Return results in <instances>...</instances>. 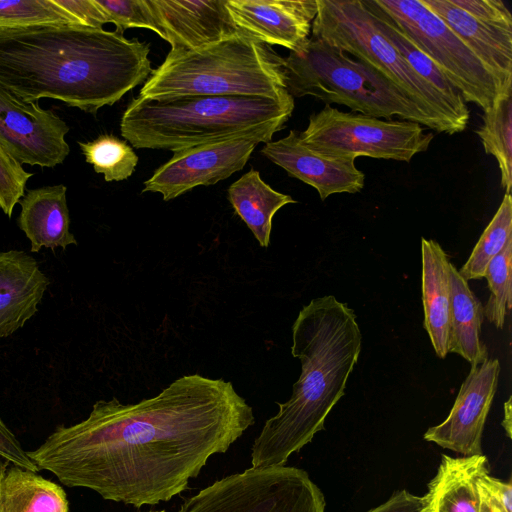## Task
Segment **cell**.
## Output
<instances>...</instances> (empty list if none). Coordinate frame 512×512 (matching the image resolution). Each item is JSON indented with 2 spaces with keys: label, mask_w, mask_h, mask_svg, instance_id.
Masks as SVG:
<instances>
[{
  "label": "cell",
  "mask_w": 512,
  "mask_h": 512,
  "mask_svg": "<svg viewBox=\"0 0 512 512\" xmlns=\"http://www.w3.org/2000/svg\"><path fill=\"white\" fill-rule=\"evenodd\" d=\"M254 423L230 381L190 374L137 403L99 400L85 420L59 426L27 454L68 487L139 508L185 491Z\"/></svg>",
  "instance_id": "obj_1"
},
{
  "label": "cell",
  "mask_w": 512,
  "mask_h": 512,
  "mask_svg": "<svg viewBox=\"0 0 512 512\" xmlns=\"http://www.w3.org/2000/svg\"><path fill=\"white\" fill-rule=\"evenodd\" d=\"M149 52V43L103 28L0 31V87L25 102L52 98L96 114L145 83Z\"/></svg>",
  "instance_id": "obj_2"
},
{
  "label": "cell",
  "mask_w": 512,
  "mask_h": 512,
  "mask_svg": "<svg viewBox=\"0 0 512 512\" xmlns=\"http://www.w3.org/2000/svg\"><path fill=\"white\" fill-rule=\"evenodd\" d=\"M362 335L354 311L328 295L311 300L292 326V356L301 374L291 397L277 403L251 449L253 468L284 465L289 456L324 430V422L345 393L361 351Z\"/></svg>",
  "instance_id": "obj_3"
},
{
  "label": "cell",
  "mask_w": 512,
  "mask_h": 512,
  "mask_svg": "<svg viewBox=\"0 0 512 512\" xmlns=\"http://www.w3.org/2000/svg\"><path fill=\"white\" fill-rule=\"evenodd\" d=\"M293 110V97L138 96L123 112L120 130L134 148L175 152L239 135L270 121H288Z\"/></svg>",
  "instance_id": "obj_4"
},
{
  "label": "cell",
  "mask_w": 512,
  "mask_h": 512,
  "mask_svg": "<svg viewBox=\"0 0 512 512\" xmlns=\"http://www.w3.org/2000/svg\"><path fill=\"white\" fill-rule=\"evenodd\" d=\"M192 95L292 97L284 58L244 33L196 49H171L139 92L149 99Z\"/></svg>",
  "instance_id": "obj_5"
},
{
  "label": "cell",
  "mask_w": 512,
  "mask_h": 512,
  "mask_svg": "<svg viewBox=\"0 0 512 512\" xmlns=\"http://www.w3.org/2000/svg\"><path fill=\"white\" fill-rule=\"evenodd\" d=\"M288 93L312 96L330 105H344L353 113L380 119L418 123L445 133L443 127L425 114L392 82L364 62L309 37L306 43L284 58Z\"/></svg>",
  "instance_id": "obj_6"
},
{
  "label": "cell",
  "mask_w": 512,
  "mask_h": 512,
  "mask_svg": "<svg viewBox=\"0 0 512 512\" xmlns=\"http://www.w3.org/2000/svg\"><path fill=\"white\" fill-rule=\"evenodd\" d=\"M317 14L311 36L351 55L392 82L444 132L453 135L467 128L469 119L408 65L398 49L381 32L363 0H316Z\"/></svg>",
  "instance_id": "obj_7"
},
{
  "label": "cell",
  "mask_w": 512,
  "mask_h": 512,
  "mask_svg": "<svg viewBox=\"0 0 512 512\" xmlns=\"http://www.w3.org/2000/svg\"><path fill=\"white\" fill-rule=\"evenodd\" d=\"M300 137L311 149L328 156L410 162L427 151L434 135L412 121L380 119L325 105L309 116Z\"/></svg>",
  "instance_id": "obj_8"
},
{
  "label": "cell",
  "mask_w": 512,
  "mask_h": 512,
  "mask_svg": "<svg viewBox=\"0 0 512 512\" xmlns=\"http://www.w3.org/2000/svg\"><path fill=\"white\" fill-rule=\"evenodd\" d=\"M325 498L296 467L249 468L186 499L179 512H325Z\"/></svg>",
  "instance_id": "obj_9"
},
{
  "label": "cell",
  "mask_w": 512,
  "mask_h": 512,
  "mask_svg": "<svg viewBox=\"0 0 512 512\" xmlns=\"http://www.w3.org/2000/svg\"><path fill=\"white\" fill-rule=\"evenodd\" d=\"M373 2L440 68L466 103L484 111L512 90H503L473 52L421 0Z\"/></svg>",
  "instance_id": "obj_10"
},
{
  "label": "cell",
  "mask_w": 512,
  "mask_h": 512,
  "mask_svg": "<svg viewBox=\"0 0 512 512\" xmlns=\"http://www.w3.org/2000/svg\"><path fill=\"white\" fill-rule=\"evenodd\" d=\"M286 122L270 121L239 135L175 151L144 182L142 192L160 193L169 201L197 186L214 185L240 171L255 147L270 142Z\"/></svg>",
  "instance_id": "obj_11"
},
{
  "label": "cell",
  "mask_w": 512,
  "mask_h": 512,
  "mask_svg": "<svg viewBox=\"0 0 512 512\" xmlns=\"http://www.w3.org/2000/svg\"><path fill=\"white\" fill-rule=\"evenodd\" d=\"M483 63L503 90L512 88V15L501 0H421Z\"/></svg>",
  "instance_id": "obj_12"
},
{
  "label": "cell",
  "mask_w": 512,
  "mask_h": 512,
  "mask_svg": "<svg viewBox=\"0 0 512 512\" xmlns=\"http://www.w3.org/2000/svg\"><path fill=\"white\" fill-rule=\"evenodd\" d=\"M69 127L38 101L25 102L0 87V145L19 164L54 168L70 152Z\"/></svg>",
  "instance_id": "obj_13"
},
{
  "label": "cell",
  "mask_w": 512,
  "mask_h": 512,
  "mask_svg": "<svg viewBox=\"0 0 512 512\" xmlns=\"http://www.w3.org/2000/svg\"><path fill=\"white\" fill-rule=\"evenodd\" d=\"M500 364L487 359L471 365L447 418L430 427L424 439L463 456L481 455L482 434L495 396Z\"/></svg>",
  "instance_id": "obj_14"
},
{
  "label": "cell",
  "mask_w": 512,
  "mask_h": 512,
  "mask_svg": "<svg viewBox=\"0 0 512 512\" xmlns=\"http://www.w3.org/2000/svg\"><path fill=\"white\" fill-rule=\"evenodd\" d=\"M261 153L290 176L315 188L322 201L333 194L357 193L364 187L365 175L356 167L355 159L319 153L302 141L297 130L265 143Z\"/></svg>",
  "instance_id": "obj_15"
},
{
  "label": "cell",
  "mask_w": 512,
  "mask_h": 512,
  "mask_svg": "<svg viewBox=\"0 0 512 512\" xmlns=\"http://www.w3.org/2000/svg\"><path fill=\"white\" fill-rule=\"evenodd\" d=\"M235 26L266 45L298 51L309 39L316 0H226Z\"/></svg>",
  "instance_id": "obj_16"
},
{
  "label": "cell",
  "mask_w": 512,
  "mask_h": 512,
  "mask_svg": "<svg viewBox=\"0 0 512 512\" xmlns=\"http://www.w3.org/2000/svg\"><path fill=\"white\" fill-rule=\"evenodd\" d=\"M171 49H196L241 32L226 0H147Z\"/></svg>",
  "instance_id": "obj_17"
},
{
  "label": "cell",
  "mask_w": 512,
  "mask_h": 512,
  "mask_svg": "<svg viewBox=\"0 0 512 512\" xmlns=\"http://www.w3.org/2000/svg\"><path fill=\"white\" fill-rule=\"evenodd\" d=\"M487 473L484 454L462 457L443 454L427 493L421 497V512H490L482 486Z\"/></svg>",
  "instance_id": "obj_18"
},
{
  "label": "cell",
  "mask_w": 512,
  "mask_h": 512,
  "mask_svg": "<svg viewBox=\"0 0 512 512\" xmlns=\"http://www.w3.org/2000/svg\"><path fill=\"white\" fill-rule=\"evenodd\" d=\"M48 285V277L31 255L0 251V338L15 333L37 313Z\"/></svg>",
  "instance_id": "obj_19"
},
{
  "label": "cell",
  "mask_w": 512,
  "mask_h": 512,
  "mask_svg": "<svg viewBox=\"0 0 512 512\" xmlns=\"http://www.w3.org/2000/svg\"><path fill=\"white\" fill-rule=\"evenodd\" d=\"M66 191L63 184L43 186L27 190L20 199L17 224L29 239L31 252H39L42 247L54 251L77 245L70 232Z\"/></svg>",
  "instance_id": "obj_20"
},
{
  "label": "cell",
  "mask_w": 512,
  "mask_h": 512,
  "mask_svg": "<svg viewBox=\"0 0 512 512\" xmlns=\"http://www.w3.org/2000/svg\"><path fill=\"white\" fill-rule=\"evenodd\" d=\"M423 326L439 358L448 352L451 287L446 252L435 240L421 238Z\"/></svg>",
  "instance_id": "obj_21"
},
{
  "label": "cell",
  "mask_w": 512,
  "mask_h": 512,
  "mask_svg": "<svg viewBox=\"0 0 512 512\" xmlns=\"http://www.w3.org/2000/svg\"><path fill=\"white\" fill-rule=\"evenodd\" d=\"M449 276L451 305L448 352L457 353L471 365L483 363L488 359L486 346L480 339L484 308L452 263Z\"/></svg>",
  "instance_id": "obj_22"
},
{
  "label": "cell",
  "mask_w": 512,
  "mask_h": 512,
  "mask_svg": "<svg viewBox=\"0 0 512 512\" xmlns=\"http://www.w3.org/2000/svg\"><path fill=\"white\" fill-rule=\"evenodd\" d=\"M228 199L261 247L270 245L272 219L276 212L287 204L296 203L290 195L271 188L255 169H250L229 186Z\"/></svg>",
  "instance_id": "obj_23"
},
{
  "label": "cell",
  "mask_w": 512,
  "mask_h": 512,
  "mask_svg": "<svg viewBox=\"0 0 512 512\" xmlns=\"http://www.w3.org/2000/svg\"><path fill=\"white\" fill-rule=\"evenodd\" d=\"M0 512H69V505L59 485L11 463L0 482Z\"/></svg>",
  "instance_id": "obj_24"
},
{
  "label": "cell",
  "mask_w": 512,
  "mask_h": 512,
  "mask_svg": "<svg viewBox=\"0 0 512 512\" xmlns=\"http://www.w3.org/2000/svg\"><path fill=\"white\" fill-rule=\"evenodd\" d=\"M363 2L372 13L381 32L398 49L411 69L440 93L459 114L469 119L470 113L466 102L440 68L374 4L373 0Z\"/></svg>",
  "instance_id": "obj_25"
},
{
  "label": "cell",
  "mask_w": 512,
  "mask_h": 512,
  "mask_svg": "<svg viewBox=\"0 0 512 512\" xmlns=\"http://www.w3.org/2000/svg\"><path fill=\"white\" fill-rule=\"evenodd\" d=\"M482 124L475 133L484 151L492 155L500 170L501 187L511 194L512 185V90L498 97L483 111Z\"/></svg>",
  "instance_id": "obj_26"
},
{
  "label": "cell",
  "mask_w": 512,
  "mask_h": 512,
  "mask_svg": "<svg viewBox=\"0 0 512 512\" xmlns=\"http://www.w3.org/2000/svg\"><path fill=\"white\" fill-rule=\"evenodd\" d=\"M512 239V197L505 193L502 202L487 225L468 260L458 270L466 280L484 278L490 261L498 255Z\"/></svg>",
  "instance_id": "obj_27"
},
{
  "label": "cell",
  "mask_w": 512,
  "mask_h": 512,
  "mask_svg": "<svg viewBox=\"0 0 512 512\" xmlns=\"http://www.w3.org/2000/svg\"><path fill=\"white\" fill-rule=\"evenodd\" d=\"M47 26H81L55 0H0V31Z\"/></svg>",
  "instance_id": "obj_28"
},
{
  "label": "cell",
  "mask_w": 512,
  "mask_h": 512,
  "mask_svg": "<svg viewBox=\"0 0 512 512\" xmlns=\"http://www.w3.org/2000/svg\"><path fill=\"white\" fill-rule=\"evenodd\" d=\"M79 147L87 163L96 173L104 175L107 182L129 178L138 163V156L125 141L111 134H102Z\"/></svg>",
  "instance_id": "obj_29"
},
{
  "label": "cell",
  "mask_w": 512,
  "mask_h": 512,
  "mask_svg": "<svg viewBox=\"0 0 512 512\" xmlns=\"http://www.w3.org/2000/svg\"><path fill=\"white\" fill-rule=\"evenodd\" d=\"M484 277L487 279L490 296L484 308V316L496 328H503L511 309L512 300V239L488 264Z\"/></svg>",
  "instance_id": "obj_30"
},
{
  "label": "cell",
  "mask_w": 512,
  "mask_h": 512,
  "mask_svg": "<svg viewBox=\"0 0 512 512\" xmlns=\"http://www.w3.org/2000/svg\"><path fill=\"white\" fill-rule=\"evenodd\" d=\"M106 14L109 23H113L117 32L128 28H147L163 38L147 0H95Z\"/></svg>",
  "instance_id": "obj_31"
},
{
  "label": "cell",
  "mask_w": 512,
  "mask_h": 512,
  "mask_svg": "<svg viewBox=\"0 0 512 512\" xmlns=\"http://www.w3.org/2000/svg\"><path fill=\"white\" fill-rule=\"evenodd\" d=\"M32 175L0 145V208L9 218L24 196L26 183Z\"/></svg>",
  "instance_id": "obj_32"
},
{
  "label": "cell",
  "mask_w": 512,
  "mask_h": 512,
  "mask_svg": "<svg viewBox=\"0 0 512 512\" xmlns=\"http://www.w3.org/2000/svg\"><path fill=\"white\" fill-rule=\"evenodd\" d=\"M83 27L102 29L109 20L95 0H55Z\"/></svg>",
  "instance_id": "obj_33"
},
{
  "label": "cell",
  "mask_w": 512,
  "mask_h": 512,
  "mask_svg": "<svg viewBox=\"0 0 512 512\" xmlns=\"http://www.w3.org/2000/svg\"><path fill=\"white\" fill-rule=\"evenodd\" d=\"M482 486L490 512H512V484L511 480L504 482L485 474Z\"/></svg>",
  "instance_id": "obj_34"
},
{
  "label": "cell",
  "mask_w": 512,
  "mask_h": 512,
  "mask_svg": "<svg viewBox=\"0 0 512 512\" xmlns=\"http://www.w3.org/2000/svg\"><path fill=\"white\" fill-rule=\"evenodd\" d=\"M0 455L12 464L38 472L37 466L23 449L14 433L0 418Z\"/></svg>",
  "instance_id": "obj_35"
},
{
  "label": "cell",
  "mask_w": 512,
  "mask_h": 512,
  "mask_svg": "<svg viewBox=\"0 0 512 512\" xmlns=\"http://www.w3.org/2000/svg\"><path fill=\"white\" fill-rule=\"evenodd\" d=\"M421 497L407 490L396 491L386 502L368 512H421Z\"/></svg>",
  "instance_id": "obj_36"
},
{
  "label": "cell",
  "mask_w": 512,
  "mask_h": 512,
  "mask_svg": "<svg viewBox=\"0 0 512 512\" xmlns=\"http://www.w3.org/2000/svg\"><path fill=\"white\" fill-rule=\"evenodd\" d=\"M510 400L509 399L505 404V417L504 421L502 423L503 427L506 430L507 436L511 437V407H510Z\"/></svg>",
  "instance_id": "obj_37"
},
{
  "label": "cell",
  "mask_w": 512,
  "mask_h": 512,
  "mask_svg": "<svg viewBox=\"0 0 512 512\" xmlns=\"http://www.w3.org/2000/svg\"><path fill=\"white\" fill-rule=\"evenodd\" d=\"M10 464H11V462L9 460H7L6 458H4L0 455V482L2 480V477H3L6 469L8 468V466Z\"/></svg>",
  "instance_id": "obj_38"
},
{
  "label": "cell",
  "mask_w": 512,
  "mask_h": 512,
  "mask_svg": "<svg viewBox=\"0 0 512 512\" xmlns=\"http://www.w3.org/2000/svg\"><path fill=\"white\" fill-rule=\"evenodd\" d=\"M150 512H166V511L162 510V511H150Z\"/></svg>",
  "instance_id": "obj_39"
}]
</instances>
